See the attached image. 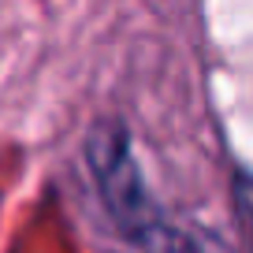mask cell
Here are the masks:
<instances>
[{"mask_svg":"<svg viewBox=\"0 0 253 253\" xmlns=\"http://www.w3.org/2000/svg\"><path fill=\"white\" fill-rule=\"evenodd\" d=\"M89 168L97 175V186L104 194L116 227L134 246H142V253H231L220 238L190 231L160 212V205L138 175V164L130 157L119 123H104L89 134Z\"/></svg>","mask_w":253,"mask_h":253,"instance_id":"cell-1","label":"cell"}]
</instances>
